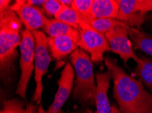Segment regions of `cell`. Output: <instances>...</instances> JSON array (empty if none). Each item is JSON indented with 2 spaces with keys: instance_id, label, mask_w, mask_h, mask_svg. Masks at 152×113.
<instances>
[{
  "instance_id": "1",
  "label": "cell",
  "mask_w": 152,
  "mask_h": 113,
  "mask_svg": "<svg viewBox=\"0 0 152 113\" xmlns=\"http://www.w3.org/2000/svg\"><path fill=\"white\" fill-rule=\"evenodd\" d=\"M104 63L112 74L113 96L121 113H152V94L145 89L140 81L126 72L110 57Z\"/></svg>"
},
{
  "instance_id": "2",
  "label": "cell",
  "mask_w": 152,
  "mask_h": 113,
  "mask_svg": "<svg viewBox=\"0 0 152 113\" xmlns=\"http://www.w3.org/2000/svg\"><path fill=\"white\" fill-rule=\"evenodd\" d=\"M21 22L10 6L0 11V70L1 79L6 80L12 73L18 56L17 48L22 38Z\"/></svg>"
},
{
  "instance_id": "3",
  "label": "cell",
  "mask_w": 152,
  "mask_h": 113,
  "mask_svg": "<svg viewBox=\"0 0 152 113\" xmlns=\"http://www.w3.org/2000/svg\"><path fill=\"white\" fill-rule=\"evenodd\" d=\"M70 58L76 75L73 97L80 101L91 100L95 102L97 85L90 56L83 50L77 48Z\"/></svg>"
},
{
  "instance_id": "4",
  "label": "cell",
  "mask_w": 152,
  "mask_h": 113,
  "mask_svg": "<svg viewBox=\"0 0 152 113\" xmlns=\"http://www.w3.org/2000/svg\"><path fill=\"white\" fill-rule=\"evenodd\" d=\"M20 45V76L18 81L16 94L23 99L26 98L27 85L34 69L36 41L32 32L25 29L23 31Z\"/></svg>"
},
{
  "instance_id": "5",
  "label": "cell",
  "mask_w": 152,
  "mask_h": 113,
  "mask_svg": "<svg viewBox=\"0 0 152 113\" xmlns=\"http://www.w3.org/2000/svg\"><path fill=\"white\" fill-rule=\"evenodd\" d=\"M32 33L36 41L34 60L36 89L34 93V100L37 102H40L43 91L42 78L47 73L48 68L51 62V56L49 52V37L47 35L39 30Z\"/></svg>"
},
{
  "instance_id": "6",
  "label": "cell",
  "mask_w": 152,
  "mask_h": 113,
  "mask_svg": "<svg viewBox=\"0 0 152 113\" xmlns=\"http://www.w3.org/2000/svg\"><path fill=\"white\" fill-rule=\"evenodd\" d=\"M79 31L80 36L79 47L88 53L93 62L103 61L105 53L110 51L105 35L94 29L88 22L85 23Z\"/></svg>"
},
{
  "instance_id": "7",
  "label": "cell",
  "mask_w": 152,
  "mask_h": 113,
  "mask_svg": "<svg viewBox=\"0 0 152 113\" xmlns=\"http://www.w3.org/2000/svg\"><path fill=\"white\" fill-rule=\"evenodd\" d=\"M105 37L109 41L110 51L118 54L126 66L130 59L134 60L137 63L139 58L135 54L132 41L128 37L129 33L127 29L121 27H115L107 32Z\"/></svg>"
},
{
  "instance_id": "8",
  "label": "cell",
  "mask_w": 152,
  "mask_h": 113,
  "mask_svg": "<svg viewBox=\"0 0 152 113\" xmlns=\"http://www.w3.org/2000/svg\"><path fill=\"white\" fill-rule=\"evenodd\" d=\"M10 8L17 14L26 30L31 32L44 28L49 20L41 9L30 5L27 1L17 0L10 6Z\"/></svg>"
},
{
  "instance_id": "9",
  "label": "cell",
  "mask_w": 152,
  "mask_h": 113,
  "mask_svg": "<svg viewBox=\"0 0 152 113\" xmlns=\"http://www.w3.org/2000/svg\"><path fill=\"white\" fill-rule=\"evenodd\" d=\"M75 71L72 65L66 63L62 70L58 81V88L55 94L54 100L47 111L40 110V113H60L61 108L68 100L73 89L75 83Z\"/></svg>"
},
{
  "instance_id": "10",
  "label": "cell",
  "mask_w": 152,
  "mask_h": 113,
  "mask_svg": "<svg viewBox=\"0 0 152 113\" xmlns=\"http://www.w3.org/2000/svg\"><path fill=\"white\" fill-rule=\"evenodd\" d=\"M119 4L118 20L132 28L140 29L146 21L147 14L140 12L137 0H117Z\"/></svg>"
},
{
  "instance_id": "11",
  "label": "cell",
  "mask_w": 152,
  "mask_h": 113,
  "mask_svg": "<svg viewBox=\"0 0 152 113\" xmlns=\"http://www.w3.org/2000/svg\"><path fill=\"white\" fill-rule=\"evenodd\" d=\"M97 90L95 103L96 111L95 113H110L111 106L107 94L110 87L112 74L108 70L104 73H96L95 75Z\"/></svg>"
},
{
  "instance_id": "12",
  "label": "cell",
  "mask_w": 152,
  "mask_h": 113,
  "mask_svg": "<svg viewBox=\"0 0 152 113\" xmlns=\"http://www.w3.org/2000/svg\"><path fill=\"white\" fill-rule=\"evenodd\" d=\"M79 47L72 37L67 35L49 37V48L52 57L57 61L71 55Z\"/></svg>"
},
{
  "instance_id": "13",
  "label": "cell",
  "mask_w": 152,
  "mask_h": 113,
  "mask_svg": "<svg viewBox=\"0 0 152 113\" xmlns=\"http://www.w3.org/2000/svg\"><path fill=\"white\" fill-rule=\"evenodd\" d=\"M118 14L119 4L117 0H94L91 8L92 20L98 18L118 20Z\"/></svg>"
},
{
  "instance_id": "14",
  "label": "cell",
  "mask_w": 152,
  "mask_h": 113,
  "mask_svg": "<svg viewBox=\"0 0 152 113\" xmlns=\"http://www.w3.org/2000/svg\"><path fill=\"white\" fill-rule=\"evenodd\" d=\"M45 33L49 37L67 35L72 37L79 45L80 36L79 30L57 19H49L44 27Z\"/></svg>"
},
{
  "instance_id": "15",
  "label": "cell",
  "mask_w": 152,
  "mask_h": 113,
  "mask_svg": "<svg viewBox=\"0 0 152 113\" xmlns=\"http://www.w3.org/2000/svg\"><path fill=\"white\" fill-rule=\"evenodd\" d=\"M127 29L133 49L152 58V36L140 29L129 27Z\"/></svg>"
},
{
  "instance_id": "16",
  "label": "cell",
  "mask_w": 152,
  "mask_h": 113,
  "mask_svg": "<svg viewBox=\"0 0 152 113\" xmlns=\"http://www.w3.org/2000/svg\"><path fill=\"white\" fill-rule=\"evenodd\" d=\"M139 61L134 70L140 82L152 91V60L143 54L138 55Z\"/></svg>"
},
{
  "instance_id": "17",
  "label": "cell",
  "mask_w": 152,
  "mask_h": 113,
  "mask_svg": "<svg viewBox=\"0 0 152 113\" xmlns=\"http://www.w3.org/2000/svg\"><path fill=\"white\" fill-rule=\"evenodd\" d=\"M55 18L70 25L77 30H79L80 27L87 22L71 7L65 5H64L63 9Z\"/></svg>"
},
{
  "instance_id": "18",
  "label": "cell",
  "mask_w": 152,
  "mask_h": 113,
  "mask_svg": "<svg viewBox=\"0 0 152 113\" xmlns=\"http://www.w3.org/2000/svg\"><path fill=\"white\" fill-rule=\"evenodd\" d=\"M91 26L96 31L100 33L104 34L110 30L115 28L117 27H121L128 29L129 26L125 23L117 19L112 18H98L94 19L89 22Z\"/></svg>"
},
{
  "instance_id": "19",
  "label": "cell",
  "mask_w": 152,
  "mask_h": 113,
  "mask_svg": "<svg viewBox=\"0 0 152 113\" xmlns=\"http://www.w3.org/2000/svg\"><path fill=\"white\" fill-rule=\"evenodd\" d=\"M94 0H73L72 8L85 21L89 23L91 19V8Z\"/></svg>"
},
{
  "instance_id": "20",
  "label": "cell",
  "mask_w": 152,
  "mask_h": 113,
  "mask_svg": "<svg viewBox=\"0 0 152 113\" xmlns=\"http://www.w3.org/2000/svg\"><path fill=\"white\" fill-rule=\"evenodd\" d=\"M0 113H34V108L29 107L25 109L18 99L14 98L4 101Z\"/></svg>"
},
{
  "instance_id": "21",
  "label": "cell",
  "mask_w": 152,
  "mask_h": 113,
  "mask_svg": "<svg viewBox=\"0 0 152 113\" xmlns=\"http://www.w3.org/2000/svg\"><path fill=\"white\" fill-rule=\"evenodd\" d=\"M64 4L61 3L60 0H46L42 6V10L50 17H55L63 9Z\"/></svg>"
},
{
  "instance_id": "22",
  "label": "cell",
  "mask_w": 152,
  "mask_h": 113,
  "mask_svg": "<svg viewBox=\"0 0 152 113\" xmlns=\"http://www.w3.org/2000/svg\"><path fill=\"white\" fill-rule=\"evenodd\" d=\"M137 7L140 12L148 14L152 12V0H137Z\"/></svg>"
},
{
  "instance_id": "23",
  "label": "cell",
  "mask_w": 152,
  "mask_h": 113,
  "mask_svg": "<svg viewBox=\"0 0 152 113\" xmlns=\"http://www.w3.org/2000/svg\"><path fill=\"white\" fill-rule=\"evenodd\" d=\"M10 1L9 0H1L0 1V11H3L4 10H6L10 7Z\"/></svg>"
},
{
  "instance_id": "24",
  "label": "cell",
  "mask_w": 152,
  "mask_h": 113,
  "mask_svg": "<svg viewBox=\"0 0 152 113\" xmlns=\"http://www.w3.org/2000/svg\"><path fill=\"white\" fill-rule=\"evenodd\" d=\"M46 0H28L27 2H28L29 4L32 6H42L44 4H45Z\"/></svg>"
},
{
  "instance_id": "25",
  "label": "cell",
  "mask_w": 152,
  "mask_h": 113,
  "mask_svg": "<svg viewBox=\"0 0 152 113\" xmlns=\"http://www.w3.org/2000/svg\"><path fill=\"white\" fill-rule=\"evenodd\" d=\"M60 1L62 4H64V5L71 7L72 6L73 0H60Z\"/></svg>"
},
{
  "instance_id": "26",
  "label": "cell",
  "mask_w": 152,
  "mask_h": 113,
  "mask_svg": "<svg viewBox=\"0 0 152 113\" xmlns=\"http://www.w3.org/2000/svg\"><path fill=\"white\" fill-rule=\"evenodd\" d=\"M110 113H121L119 109L117 108L116 106H112L111 107V111Z\"/></svg>"
},
{
  "instance_id": "27",
  "label": "cell",
  "mask_w": 152,
  "mask_h": 113,
  "mask_svg": "<svg viewBox=\"0 0 152 113\" xmlns=\"http://www.w3.org/2000/svg\"><path fill=\"white\" fill-rule=\"evenodd\" d=\"M85 113H94V112H92V111H91L90 110H87V111L86 112H85Z\"/></svg>"
}]
</instances>
